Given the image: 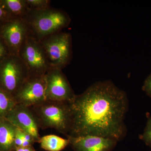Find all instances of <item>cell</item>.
<instances>
[{
    "instance_id": "52a82bcc",
    "label": "cell",
    "mask_w": 151,
    "mask_h": 151,
    "mask_svg": "<svg viewBox=\"0 0 151 151\" xmlns=\"http://www.w3.org/2000/svg\"><path fill=\"white\" fill-rule=\"evenodd\" d=\"M29 32L28 24L24 19L12 18L0 24V37L10 54L19 55Z\"/></svg>"
},
{
    "instance_id": "277c9868",
    "label": "cell",
    "mask_w": 151,
    "mask_h": 151,
    "mask_svg": "<svg viewBox=\"0 0 151 151\" xmlns=\"http://www.w3.org/2000/svg\"><path fill=\"white\" fill-rule=\"evenodd\" d=\"M50 68L62 70L72 56V37L69 33L58 32L40 40Z\"/></svg>"
},
{
    "instance_id": "8fae6325",
    "label": "cell",
    "mask_w": 151,
    "mask_h": 151,
    "mask_svg": "<svg viewBox=\"0 0 151 151\" xmlns=\"http://www.w3.org/2000/svg\"><path fill=\"white\" fill-rule=\"evenodd\" d=\"M67 138L75 151H111L118 142L112 138L93 135Z\"/></svg>"
},
{
    "instance_id": "9a60e30c",
    "label": "cell",
    "mask_w": 151,
    "mask_h": 151,
    "mask_svg": "<svg viewBox=\"0 0 151 151\" xmlns=\"http://www.w3.org/2000/svg\"><path fill=\"white\" fill-rule=\"evenodd\" d=\"M17 104L13 96L0 87V117L5 118Z\"/></svg>"
},
{
    "instance_id": "ac0fdd59",
    "label": "cell",
    "mask_w": 151,
    "mask_h": 151,
    "mask_svg": "<svg viewBox=\"0 0 151 151\" xmlns=\"http://www.w3.org/2000/svg\"><path fill=\"white\" fill-rule=\"evenodd\" d=\"M10 54L8 47L2 39L0 37V63Z\"/></svg>"
},
{
    "instance_id": "8992f818",
    "label": "cell",
    "mask_w": 151,
    "mask_h": 151,
    "mask_svg": "<svg viewBox=\"0 0 151 151\" xmlns=\"http://www.w3.org/2000/svg\"><path fill=\"white\" fill-rule=\"evenodd\" d=\"M29 76H43L50 68L40 41L30 31L19 54Z\"/></svg>"
},
{
    "instance_id": "e0dca14e",
    "label": "cell",
    "mask_w": 151,
    "mask_h": 151,
    "mask_svg": "<svg viewBox=\"0 0 151 151\" xmlns=\"http://www.w3.org/2000/svg\"><path fill=\"white\" fill-rule=\"evenodd\" d=\"M139 137L147 146L151 149V116H148L144 132L142 134L140 135Z\"/></svg>"
},
{
    "instance_id": "4fadbf2b",
    "label": "cell",
    "mask_w": 151,
    "mask_h": 151,
    "mask_svg": "<svg viewBox=\"0 0 151 151\" xmlns=\"http://www.w3.org/2000/svg\"><path fill=\"white\" fill-rule=\"evenodd\" d=\"M0 3L12 18L24 19L30 11L26 0H0Z\"/></svg>"
},
{
    "instance_id": "7c38bea8",
    "label": "cell",
    "mask_w": 151,
    "mask_h": 151,
    "mask_svg": "<svg viewBox=\"0 0 151 151\" xmlns=\"http://www.w3.org/2000/svg\"><path fill=\"white\" fill-rule=\"evenodd\" d=\"M17 129L5 118L0 117V151L14 150Z\"/></svg>"
},
{
    "instance_id": "7a4b0ae2",
    "label": "cell",
    "mask_w": 151,
    "mask_h": 151,
    "mask_svg": "<svg viewBox=\"0 0 151 151\" xmlns=\"http://www.w3.org/2000/svg\"><path fill=\"white\" fill-rule=\"evenodd\" d=\"M41 129H54L66 137L70 133L72 114L70 103L46 100L30 107Z\"/></svg>"
},
{
    "instance_id": "2e32d148",
    "label": "cell",
    "mask_w": 151,
    "mask_h": 151,
    "mask_svg": "<svg viewBox=\"0 0 151 151\" xmlns=\"http://www.w3.org/2000/svg\"><path fill=\"white\" fill-rule=\"evenodd\" d=\"M30 11H39L49 8L50 1L48 0H26Z\"/></svg>"
},
{
    "instance_id": "ffe728a7",
    "label": "cell",
    "mask_w": 151,
    "mask_h": 151,
    "mask_svg": "<svg viewBox=\"0 0 151 151\" xmlns=\"http://www.w3.org/2000/svg\"><path fill=\"white\" fill-rule=\"evenodd\" d=\"M12 19L0 3V24Z\"/></svg>"
},
{
    "instance_id": "d6986e66",
    "label": "cell",
    "mask_w": 151,
    "mask_h": 151,
    "mask_svg": "<svg viewBox=\"0 0 151 151\" xmlns=\"http://www.w3.org/2000/svg\"><path fill=\"white\" fill-rule=\"evenodd\" d=\"M142 89L147 96L151 98V73L146 78Z\"/></svg>"
},
{
    "instance_id": "30bf717a",
    "label": "cell",
    "mask_w": 151,
    "mask_h": 151,
    "mask_svg": "<svg viewBox=\"0 0 151 151\" xmlns=\"http://www.w3.org/2000/svg\"><path fill=\"white\" fill-rule=\"evenodd\" d=\"M5 118L18 129L31 135L36 142L39 143L41 137L39 133V127L29 107L17 104Z\"/></svg>"
},
{
    "instance_id": "6da1fadb",
    "label": "cell",
    "mask_w": 151,
    "mask_h": 151,
    "mask_svg": "<svg viewBox=\"0 0 151 151\" xmlns=\"http://www.w3.org/2000/svg\"><path fill=\"white\" fill-rule=\"evenodd\" d=\"M70 104L72 125L68 136L93 135L119 142L127 135L125 120L129 109L128 96L111 80L92 84L76 95Z\"/></svg>"
},
{
    "instance_id": "9c48e42d",
    "label": "cell",
    "mask_w": 151,
    "mask_h": 151,
    "mask_svg": "<svg viewBox=\"0 0 151 151\" xmlns=\"http://www.w3.org/2000/svg\"><path fill=\"white\" fill-rule=\"evenodd\" d=\"M17 104L31 107L46 99V83L45 76H29L14 96Z\"/></svg>"
},
{
    "instance_id": "3957f363",
    "label": "cell",
    "mask_w": 151,
    "mask_h": 151,
    "mask_svg": "<svg viewBox=\"0 0 151 151\" xmlns=\"http://www.w3.org/2000/svg\"><path fill=\"white\" fill-rule=\"evenodd\" d=\"M30 32L39 40L58 32L66 27L70 22L69 16L59 10L48 8L30 11L24 19Z\"/></svg>"
},
{
    "instance_id": "5bb4252c",
    "label": "cell",
    "mask_w": 151,
    "mask_h": 151,
    "mask_svg": "<svg viewBox=\"0 0 151 151\" xmlns=\"http://www.w3.org/2000/svg\"><path fill=\"white\" fill-rule=\"evenodd\" d=\"M40 147L47 151H61L69 145L68 139L55 135H48L41 137L39 143Z\"/></svg>"
},
{
    "instance_id": "5b68a950",
    "label": "cell",
    "mask_w": 151,
    "mask_h": 151,
    "mask_svg": "<svg viewBox=\"0 0 151 151\" xmlns=\"http://www.w3.org/2000/svg\"><path fill=\"white\" fill-rule=\"evenodd\" d=\"M29 76L19 55L10 54L0 63V87L13 97Z\"/></svg>"
},
{
    "instance_id": "44dd1931",
    "label": "cell",
    "mask_w": 151,
    "mask_h": 151,
    "mask_svg": "<svg viewBox=\"0 0 151 151\" xmlns=\"http://www.w3.org/2000/svg\"><path fill=\"white\" fill-rule=\"evenodd\" d=\"M15 151H35L32 146L28 147H16Z\"/></svg>"
},
{
    "instance_id": "ba28073f",
    "label": "cell",
    "mask_w": 151,
    "mask_h": 151,
    "mask_svg": "<svg viewBox=\"0 0 151 151\" xmlns=\"http://www.w3.org/2000/svg\"><path fill=\"white\" fill-rule=\"evenodd\" d=\"M46 83V99L71 103L76 95L62 70L50 68L45 75Z\"/></svg>"
}]
</instances>
